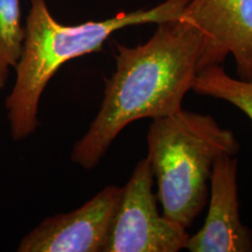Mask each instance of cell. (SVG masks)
Returning <instances> with one entry per match:
<instances>
[{"instance_id":"cell-7","label":"cell","mask_w":252,"mask_h":252,"mask_svg":"<svg viewBox=\"0 0 252 252\" xmlns=\"http://www.w3.org/2000/svg\"><path fill=\"white\" fill-rule=\"evenodd\" d=\"M237 178L236 156L220 157L210 178L207 219L200 231L189 236L188 251L252 252V232L239 216Z\"/></svg>"},{"instance_id":"cell-2","label":"cell","mask_w":252,"mask_h":252,"mask_svg":"<svg viewBox=\"0 0 252 252\" xmlns=\"http://www.w3.org/2000/svg\"><path fill=\"white\" fill-rule=\"evenodd\" d=\"M189 1L163 0L151 8L121 12L105 20L62 25L53 18L47 0H30L17 77L5 103L12 139H27L35 132L41 96L64 63L102 50L106 40L123 28L181 17Z\"/></svg>"},{"instance_id":"cell-9","label":"cell","mask_w":252,"mask_h":252,"mask_svg":"<svg viewBox=\"0 0 252 252\" xmlns=\"http://www.w3.org/2000/svg\"><path fill=\"white\" fill-rule=\"evenodd\" d=\"M20 0H0V90L7 83L9 70L17 67L23 52L25 26Z\"/></svg>"},{"instance_id":"cell-1","label":"cell","mask_w":252,"mask_h":252,"mask_svg":"<svg viewBox=\"0 0 252 252\" xmlns=\"http://www.w3.org/2000/svg\"><path fill=\"white\" fill-rule=\"evenodd\" d=\"M201 34L182 17L158 24L145 43H116V69L105 78L100 109L76 141L71 161L93 169L131 123L180 111L198 74Z\"/></svg>"},{"instance_id":"cell-4","label":"cell","mask_w":252,"mask_h":252,"mask_svg":"<svg viewBox=\"0 0 252 252\" xmlns=\"http://www.w3.org/2000/svg\"><path fill=\"white\" fill-rule=\"evenodd\" d=\"M149 159L135 165L113 216L102 252H178L186 248L187 229L158 210Z\"/></svg>"},{"instance_id":"cell-6","label":"cell","mask_w":252,"mask_h":252,"mask_svg":"<svg viewBox=\"0 0 252 252\" xmlns=\"http://www.w3.org/2000/svg\"><path fill=\"white\" fill-rule=\"evenodd\" d=\"M122 187L108 186L83 206L45 219L19 243V252H102Z\"/></svg>"},{"instance_id":"cell-3","label":"cell","mask_w":252,"mask_h":252,"mask_svg":"<svg viewBox=\"0 0 252 252\" xmlns=\"http://www.w3.org/2000/svg\"><path fill=\"white\" fill-rule=\"evenodd\" d=\"M147 147L162 215L188 229L206 207L215 161L241 146L212 116L181 109L152 119Z\"/></svg>"},{"instance_id":"cell-8","label":"cell","mask_w":252,"mask_h":252,"mask_svg":"<svg viewBox=\"0 0 252 252\" xmlns=\"http://www.w3.org/2000/svg\"><path fill=\"white\" fill-rule=\"evenodd\" d=\"M193 91L229 102L252 121V81L229 76L222 65H208L198 71Z\"/></svg>"},{"instance_id":"cell-5","label":"cell","mask_w":252,"mask_h":252,"mask_svg":"<svg viewBox=\"0 0 252 252\" xmlns=\"http://www.w3.org/2000/svg\"><path fill=\"white\" fill-rule=\"evenodd\" d=\"M182 17L201 34L198 71L231 55L238 77L252 81V0H190Z\"/></svg>"}]
</instances>
